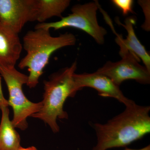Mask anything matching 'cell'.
<instances>
[{
    "instance_id": "6da1fadb",
    "label": "cell",
    "mask_w": 150,
    "mask_h": 150,
    "mask_svg": "<svg viewBox=\"0 0 150 150\" xmlns=\"http://www.w3.org/2000/svg\"><path fill=\"white\" fill-rule=\"evenodd\" d=\"M150 106L134 103L104 124L93 123L97 144L92 150L126 146L150 132Z\"/></svg>"
},
{
    "instance_id": "7a4b0ae2",
    "label": "cell",
    "mask_w": 150,
    "mask_h": 150,
    "mask_svg": "<svg viewBox=\"0 0 150 150\" xmlns=\"http://www.w3.org/2000/svg\"><path fill=\"white\" fill-rule=\"evenodd\" d=\"M76 42L75 35L69 33L54 37L50 34V30L35 28L28 31L23 38L22 45L26 54L18 65L21 69H28L29 74L26 85L30 88H35L51 55L60 48L74 46Z\"/></svg>"
},
{
    "instance_id": "3957f363",
    "label": "cell",
    "mask_w": 150,
    "mask_h": 150,
    "mask_svg": "<svg viewBox=\"0 0 150 150\" xmlns=\"http://www.w3.org/2000/svg\"><path fill=\"white\" fill-rule=\"evenodd\" d=\"M77 69L75 61L70 67L62 69L51 75L48 81H44L42 107L39 112L31 117L38 118L48 124L54 133L60 128L57 119H68V114L64 110V105L68 97L74 96L79 91L73 75Z\"/></svg>"
},
{
    "instance_id": "277c9868",
    "label": "cell",
    "mask_w": 150,
    "mask_h": 150,
    "mask_svg": "<svg viewBox=\"0 0 150 150\" xmlns=\"http://www.w3.org/2000/svg\"><path fill=\"white\" fill-rule=\"evenodd\" d=\"M0 74L8 89L9 98L8 104L13 110L12 123L15 128L25 130L28 127L27 118L40 111L42 103L32 102L26 97L22 87L27 84L28 76L19 71L15 67L0 66Z\"/></svg>"
},
{
    "instance_id": "5b68a950",
    "label": "cell",
    "mask_w": 150,
    "mask_h": 150,
    "mask_svg": "<svg viewBox=\"0 0 150 150\" xmlns=\"http://www.w3.org/2000/svg\"><path fill=\"white\" fill-rule=\"evenodd\" d=\"M98 2L78 4L73 6L71 13L62 17L61 20L53 22L38 23L35 28L57 30L67 27H72L81 30L91 36L98 44L104 43L107 30L98 24L97 11L99 8Z\"/></svg>"
},
{
    "instance_id": "8992f818",
    "label": "cell",
    "mask_w": 150,
    "mask_h": 150,
    "mask_svg": "<svg viewBox=\"0 0 150 150\" xmlns=\"http://www.w3.org/2000/svg\"><path fill=\"white\" fill-rule=\"evenodd\" d=\"M121 59L107 62L96 72L106 76L119 86L124 81L134 80L142 84L150 83V72L139 64L140 59L126 48H120Z\"/></svg>"
},
{
    "instance_id": "52a82bcc",
    "label": "cell",
    "mask_w": 150,
    "mask_h": 150,
    "mask_svg": "<svg viewBox=\"0 0 150 150\" xmlns=\"http://www.w3.org/2000/svg\"><path fill=\"white\" fill-rule=\"evenodd\" d=\"M37 0H0V22L19 33L29 22L37 21Z\"/></svg>"
},
{
    "instance_id": "ba28073f",
    "label": "cell",
    "mask_w": 150,
    "mask_h": 150,
    "mask_svg": "<svg viewBox=\"0 0 150 150\" xmlns=\"http://www.w3.org/2000/svg\"><path fill=\"white\" fill-rule=\"evenodd\" d=\"M73 77L78 91L88 87L96 90L100 96L113 98L123 103L126 106L135 103L126 98L119 86L115 84L110 79L96 71L81 74L75 73Z\"/></svg>"
},
{
    "instance_id": "9c48e42d",
    "label": "cell",
    "mask_w": 150,
    "mask_h": 150,
    "mask_svg": "<svg viewBox=\"0 0 150 150\" xmlns=\"http://www.w3.org/2000/svg\"><path fill=\"white\" fill-rule=\"evenodd\" d=\"M22 48L18 33L0 22V66L15 67Z\"/></svg>"
},
{
    "instance_id": "30bf717a",
    "label": "cell",
    "mask_w": 150,
    "mask_h": 150,
    "mask_svg": "<svg viewBox=\"0 0 150 150\" xmlns=\"http://www.w3.org/2000/svg\"><path fill=\"white\" fill-rule=\"evenodd\" d=\"M116 22L125 28L128 34L126 39H124L122 35L115 32L116 35L115 42L120 48H126L141 59L145 67L150 72V56L135 34L134 28L136 23L135 19L132 17L127 18L124 21V24L121 23L118 19Z\"/></svg>"
},
{
    "instance_id": "8fae6325",
    "label": "cell",
    "mask_w": 150,
    "mask_h": 150,
    "mask_svg": "<svg viewBox=\"0 0 150 150\" xmlns=\"http://www.w3.org/2000/svg\"><path fill=\"white\" fill-rule=\"evenodd\" d=\"M7 104H0L2 116L0 123V150H19L21 138L9 118Z\"/></svg>"
},
{
    "instance_id": "7c38bea8",
    "label": "cell",
    "mask_w": 150,
    "mask_h": 150,
    "mask_svg": "<svg viewBox=\"0 0 150 150\" xmlns=\"http://www.w3.org/2000/svg\"><path fill=\"white\" fill-rule=\"evenodd\" d=\"M70 0H37L39 23H45L53 17L62 18V13L69 6Z\"/></svg>"
},
{
    "instance_id": "4fadbf2b",
    "label": "cell",
    "mask_w": 150,
    "mask_h": 150,
    "mask_svg": "<svg viewBox=\"0 0 150 150\" xmlns=\"http://www.w3.org/2000/svg\"><path fill=\"white\" fill-rule=\"evenodd\" d=\"M111 2L114 5L121 10L123 15H126L130 13H134L132 8L134 1L132 0H112Z\"/></svg>"
},
{
    "instance_id": "5bb4252c",
    "label": "cell",
    "mask_w": 150,
    "mask_h": 150,
    "mask_svg": "<svg viewBox=\"0 0 150 150\" xmlns=\"http://www.w3.org/2000/svg\"><path fill=\"white\" fill-rule=\"evenodd\" d=\"M2 103L7 104L8 105V100L5 99L3 94L2 87L1 77L0 76V104H2Z\"/></svg>"
},
{
    "instance_id": "9a60e30c",
    "label": "cell",
    "mask_w": 150,
    "mask_h": 150,
    "mask_svg": "<svg viewBox=\"0 0 150 150\" xmlns=\"http://www.w3.org/2000/svg\"><path fill=\"white\" fill-rule=\"evenodd\" d=\"M124 150H150V145H148V146L142 148V149H132L126 148V149Z\"/></svg>"
},
{
    "instance_id": "2e32d148",
    "label": "cell",
    "mask_w": 150,
    "mask_h": 150,
    "mask_svg": "<svg viewBox=\"0 0 150 150\" xmlns=\"http://www.w3.org/2000/svg\"><path fill=\"white\" fill-rule=\"evenodd\" d=\"M19 150H38L37 149H36L34 146H31L29 147L28 148H23L22 147H21L20 148V149H19Z\"/></svg>"
}]
</instances>
